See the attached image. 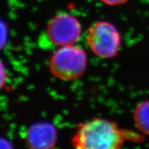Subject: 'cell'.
<instances>
[{"label":"cell","instance_id":"cell-8","mask_svg":"<svg viewBox=\"0 0 149 149\" xmlns=\"http://www.w3.org/2000/svg\"><path fill=\"white\" fill-rule=\"evenodd\" d=\"M7 72L6 70L4 64L1 61H0V90L3 88L7 81Z\"/></svg>","mask_w":149,"mask_h":149},{"label":"cell","instance_id":"cell-3","mask_svg":"<svg viewBox=\"0 0 149 149\" xmlns=\"http://www.w3.org/2000/svg\"><path fill=\"white\" fill-rule=\"evenodd\" d=\"M86 42L93 54L101 58L111 59L115 57L120 51L122 37L113 24L100 21L89 28Z\"/></svg>","mask_w":149,"mask_h":149},{"label":"cell","instance_id":"cell-1","mask_svg":"<svg viewBox=\"0 0 149 149\" xmlns=\"http://www.w3.org/2000/svg\"><path fill=\"white\" fill-rule=\"evenodd\" d=\"M141 138L121 129L117 123L95 117L78 125L71 144L78 149H117L127 140L139 141Z\"/></svg>","mask_w":149,"mask_h":149},{"label":"cell","instance_id":"cell-7","mask_svg":"<svg viewBox=\"0 0 149 149\" xmlns=\"http://www.w3.org/2000/svg\"><path fill=\"white\" fill-rule=\"evenodd\" d=\"M8 39V31L4 22L0 20V51L2 50L6 44Z\"/></svg>","mask_w":149,"mask_h":149},{"label":"cell","instance_id":"cell-6","mask_svg":"<svg viewBox=\"0 0 149 149\" xmlns=\"http://www.w3.org/2000/svg\"><path fill=\"white\" fill-rule=\"evenodd\" d=\"M133 120L139 131L149 136V100L141 102L135 107Z\"/></svg>","mask_w":149,"mask_h":149},{"label":"cell","instance_id":"cell-9","mask_svg":"<svg viewBox=\"0 0 149 149\" xmlns=\"http://www.w3.org/2000/svg\"><path fill=\"white\" fill-rule=\"evenodd\" d=\"M101 1L108 6H118L124 4L127 2L128 0H101Z\"/></svg>","mask_w":149,"mask_h":149},{"label":"cell","instance_id":"cell-2","mask_svg":"<svg viewBox=\"0 0 149 149\" xmlns=\"http://www.w3.org/2000/svg\"><path fill=\"white\" fill-rule=\"evenodd\" d=\"M88 57L84 50L75 44L60 46L49 60L51 73L57 79L73 81L84 74Z\"/></svg>","mask_w":149,"mask_h":149},{"label":"cell","instance_id":"cell-5","mask_svg":"<svg viewBox=\"0 0 149 149\" xmlns=\"http://www.w3.org/2000/svg\"><path fill=\"white\" fill-rule=\"evenodd\" d=\"M57 131L49 122H37L27 128L24 135L25 144L29 148L49 149L57 144Z\"/></svg>","mask_w":149,"mask_h":149},{"label":"cell","instance_id":"cell-4","mask_svg":"<svg viewBox=\"0 0 149 149\" xmlns=\"http://www.w3.org/2000/svg\"><path fill=\"white\" fill-rule=\"evenodd\" d=\"M81 34V26L75 17L60 13L51 19L46 26V35L52 44L59 47L75 44Z\"/></svg>","mask_w":149,"mask_h":149}]
</instances>
